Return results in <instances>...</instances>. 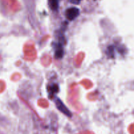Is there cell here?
Segmentation results:
<instances>
[{
	"label": "cell",
	"mask_w": 134,
	"mask_h": 134,
	"mask_svg": "<svg viewBox=\"0 0 134 134\" xmlns=\"http://www.w3.org/2000/svg\"><path fill=\"white\" fill-rule=\"evenodd\" d=\"M80 14V10L76 7H70L65 11L66 18L69 20H74Z\"/></svg>",
	"instance_id": "1"
},
{
	"label": "cell",
	"mask_w": 134,
	"mask_h": 134,
	"mask_svg": "<svg viewBox=\"0 0 134 134\" xmlns=\"http://www.w3.org/2000/svg\"><path fill=\"white\" fill-rule=\"evenodd\" d=\"M55 105H56V107H57L58 109L60 112L63 113V114H64L66 116H70V117L72 116V114H71L70 111L68 110V109L66 107L65 105L63 103V102L60 99H56V101H55Z\"/></svg>",
	"instance_id": "2"
},
{
	"label": "cell",
	"mask_w": 134,
	"mask_h": 134,
	"mask_svg": "<svg viewBox=\"0 0 134 134\" xmlns=\"http://www.w3.org/2000/svg\"><path fill=\"white\" fill-rule=\"evenodd\" d=\"M64 55V49L61 43H57L55 48V56L56 59H61Z\"/></svg>",
	"instance_id": "3"
},
{
	"label": "cell",
	"mask_w": 134,
	"mask_h": 134,
	"mask_svg": "<svg viewBox=\"0 0 134 134\" xmlns=\"http://www.w3.org/2000/svg\"><path fill=\"white\" fill-rule=\"evenodd\" d=\"M59 0H49L50 8L53 10H56L59 7Z\"/></svg>",
	"instance_id": "4"
},
{
	"label": "cell",
	"mask_w": 134,
	"mask_h": 134,
	"mask_svg": "<svg viewBox=\"0 0 134 134\" xmlns=\"http://www.w3.org/2000/svg\"><path fill=\"white\" fill-rule=\"evenodd\" d=\"M49 92L50 94H51V96H53V95L55 94H56L58 91H59V86L56 84H54V85H51L50 87H49L48 88Z\"/></svg>",
	"instance_id": "5"
},
{
	"label": "cell",
	"mask_w": 134,
	"mask_h": 134,
	"mask_svg": "<svg viewBox=\"0 0 134 134\" xmlns=\"http://www.w3.org/2000/svg\"><path fill=\"white\" fill-rule=\"evenodd\" d=\"M68 1H70V2L71 3H73V4H79L80 3V1H81V0H68Z\"/></svg>",
	"instance_id": "6"
}]
</instances>
